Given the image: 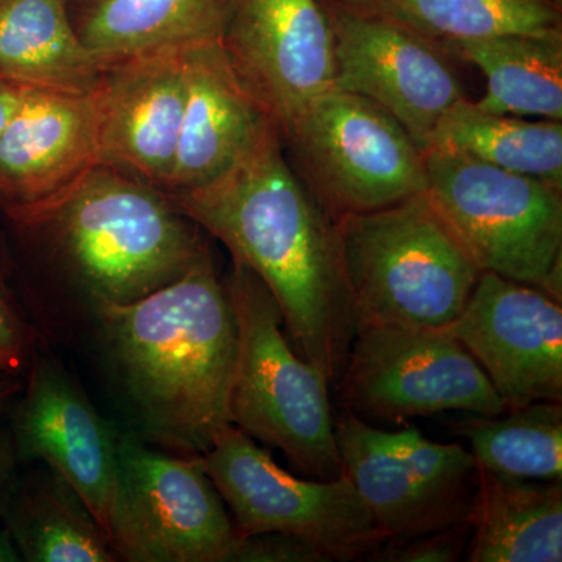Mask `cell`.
Returning <instances> with one entry per match:
<instances>
[{"label": "cell", "mask_w": 562, "mask_h": 562, "mask_svg": "<svg viewBox=\"0 0 562 562\" xmlns=\"http://www.w3.org/2000/svg\"><path fill=\"white\" fill-rule=\"evenodd\" d=\"M74 31L103 65L220 40L222 0H68Z\"/></svg>", "instance_id": "ffe728a7"}, {"label": "cell", "mask_w": 562, "mask_h": 562, "mask_svg": "<svg viewBox=\"0 0 562 562\" xmlns=\"http://www.w3.org/2000/svg\"><path fill=\"white\" fill-rule=\"evenodd\" d=\"M22 380L18 376L0 375V414L3 413L5 406L9 405L11 398L21 390Z\"/></svg>", "instance_id": "d6a6232c"}, {"label": "cell", "mask_w": 562, "mask_h": 562, "mask_svg": "<svg viewBox=\"0 0 562 562\" xmlns=\"http://www.w3.org/2000/svg\"><path fill=\"white\" fill-rule=\"evenodd\" d=\"M106 65L81 44L68 0H0V77L24 87L90 92Z\"/></svg>", "instance_id": "7402d4cb"}, {"label": "cell", "mask_w": 562, "mask_h": 562, "mask_svg": "<svg viewBox=\"0 0 562 562\" xmlns=\"http://www.w3.org/2000/svg\"><path fill=\"white\" fill-rule=\"evenodd\" d=\"M220 44L280 136L335 88V36L322 0H222Z\"/></svg>", "instance_id": "4fadbf2b"}, {"label": "cell", "mask_w": 562, "mask_h": 562, "mask_svg": "<svg viewBox=\"0 0 562 562\" xmlns=\"http://www.w3.org/2000/svg\"><path fill=\"white\" fill-rule=\"evenodd\" d=\"M25 88L27 87L18 83V81L7 80L0 77V138H2L7 125L10 124L14 111L20 106Z\"/></svg>", "instance_id": "4dcf8cb0"}, {"label": "cell", "mask_w": 562, "mask_h": 562, "mask_svg": "<svg viewBox=\"0 0 562 562\" xmlns=\"http://www.w3.org/2000/svg\"><path fill=\"white\" fill-rule=\"evenodd\" d=\"M233 514L239 535L288 532L319 547L330 561L369 557L384 542L346 475L301 479L284 471L254 438L228 424L199 457Z\"/></svg>", "instance_id": "9c48e42d"}, {"label": "cell", "mask_w": 562, "mask_h": 562, "mask_svg": "<svg viewBox=\"0 0 562 562\" xmlns=\"http://www.w3.org/2000/svg\"><path fill=\"white\" fill-rule=\"evenodd\" d=\"M43 344L3 409L18 461L43 462L60 473L105 528L120 428L103 419L79 380Z\"/></svg>", "instance_id": "5bb4252c"}, {"label": "cell", "mask_w": 562, "mask_h": 562, "mask_svg": "<svg viewBox=\"0 0 562 562\" xmlns=\"http://www.w3.org/2000/svg\"><path fill=\"white\" fill-rule=\"evenodd\" d=\"M18 469H20V461H18L13 438H11L9 425H7L2 413L0 414V508H2L3 497H5L10 483L13 482Z\"/></svg>", "instance_id": "f546056e"}, {"label": "cell", "mask_w": 562, "mask_h": 562, "mask_svg": "<svg viewBox=\"0 0 562 562\" xmlns=\"http://www.w3.org/2000/svg\"><path fill=\"white\" fill-rule=\"evenodd\" d=\"M436 43L562 32L557 0H338Z\"/></svg>", "instance_id": "d4e9b609"}, {"label": "cell", "mask_w": 562, "mask_h": 562, "mask_svg": "<svg viewBox=\"0 0 562 562\" xmlns=\"http://www.w3.org/2000/svg\"><path fill=\"white\" fill-rule=\"evenodd\" d=\"M183 49L113 63L101 81L102 165L162 192L171 187L187 101Z\"/></svg>", "instance_id": "2e32d148"}, {"label": "cell", "mask_w": 562, "mask_h": 562, "mask_svg": "<svg viewBox=\"0 0 562 562\" xmlns=\"http://www.w3.org/2000/svg\"><path fill=\"white\" fill-rule=\"evenodd\" d=\"M9 277H10L9 251H7L5 238H3V233L0 232V281H7V283H9Z\"/></svg>", "instance_id": "836d02e7"}, {"label": "cell", "mask_w": 562, "mask_h": 562, "mask_svg": "<svg viewBox=\"0 0 562 562\" xmlns=\"http://www.w3.org/2000/svg\"><path fill=\"white\" fill-rule=\"evenodd\" d=\"M284 154L336 221L427 190L424 151L379 105L331 88L281 135Z\"/></svg>", "instance_id": "52a82bcc"}, {"label": "cell", "mask_w": 562, "mask_h": 562, "mask_svg": "<svg viewBox=\"0 0 562 562\" xmlns=\"http://www.w3.org/2000/svg\"><path fill=\"white\" fill-rule=\"evenodd\" d=\"M336 386L347 412L391 422L508 409L479 362L443 328L358 325Z\"/></svg>", "instance_id": "8fae6325"}, {"label": "cell", "mask_w": 562, "mask_h": 562, "mask_svg": "<svg viewBox=\"0 0 562 562\" xmlns=\"http://www.w3.org/2000/svg\"><path fill=\"white\" fill-rule=\"evenodd\" d=\"M443 330L479 362L506 408L562 401V308L547 292L482 272Z\"/></svg>", "instance_id": "9a60e30c"}, {"label": "cell", "mask_w": 562, "mask_h": 562, "mask_svg": "<svg viewBox=\"0 0 562 562\" xmlns=\"http://www.w3.org/2000/svg\"><path fill=\"white\" fill-rule=\"evenodd\" d=\"M105 531L125 562H227L239 536L199 457L121 428Z\"/></svg>", "instance_id": "ba28073f"}, {"label": "cell", "mask_w": 562, "mask_h": 562, "mask_svg": "<svg viewBox=\"0 0 562 562\" xmlns=\"http://www.w3.org/2000/svg\"><path fill=\"white\" fill-rule=\"evenodd\" d=\"M472 528L460 522L416 538L384 541L373 549L371 561L380 562H454L468 553Z\"/></svg>", "instance_id": "83f0119b"}, {"label": "cell", "mask_w": 562, "mask_h": 562, "mask_svg": "<svg viewBox=\"0 0 562 562\" xmlns=\"http://www.w3.org/2000/svg\"><path fill=\"white\" fill-rule=\"evenodd\" d=\"M557 2H560V3H562V0H557Z\"/></svg>", "instance_id": "e575fe53"}, {"label": "cell", "mask_w": 562, "mask_h": 562, "mask_svg": "<svg viewBox=\"0 0 562 562\" xmlns=\"http://www.w3.org/2000/svg\"><path fill=\"white\" fill-rule=\"evenodd\" d=\"M454 431L483 471L514 479L562 482L561 402H532L495 416L472 414Z\"/></svg>", "instance_id": "484cf974"}, {"label": "cell", "mask_w": 562, "mask_h": 562, "mask_svg": "<svg viewBox=\"0 0 562 562\" xmlns=\"http://www.w3.org/2000/svg\"><path fill=\"white\" fill-rule=\"evenodd\" d=\"M224 281L236 321L231 424L306 479H339L330 382L294 350L276 299L249 268L232 260Z\"/></svg>", "instance_id": "277c9868"}, {"label": "cell", "mask_w": 562, "mask_h": 562, "mask_svg": "<svg viewBox=\"0 0 562 562\" xmlns=\"http://www.w3.org/2000/svg\"><path fill=\"white\" fill-rule=\"evenodd\" d=\"M335 436L342 473L384 541L469 522L480 469L461 443L431 441L417 428L382 430L347 409Z\"/></svg>", "instance_id": "30bf717a"}, {"label": "cell", "mask_w": 562, "mask_h": 562, "mask_svg": "<svg viewBox=\"0 0 562 562\" xmlns=\"http://www.w3.org/2000/svg\"><path fill=\"white\" fill-rule=\"evenodd\" d=\"M227 562H330L319 547L288 532L239 535Z\"/></svg>", "instance_id": "f1b7e54d"}, {"label": "cell", "mask_w": 562, "mask_h": 562, "mask_svg": "<svg viewBox=\"0 0 562 562\" xmlns=\"http://www.w3.org/2000/svg\"><path fill=\"white\" fill-rule=\"evenodd\" d=\"M22 561L20 549L14 542L10 531L0 524V562H20Z\"/></svg>", "instance_id": "1f68e13d"}, {"label": "cell", "mask_w": 562, "mask_h": 562, "mask_svg": "<svg viewBox=\"0 0 562 562\" xmlns=\"http://www.w3.org/2000/svg\"><path fill=\"white\" fill-rule=\"evenodd\" d=\"M338 227L357 327H449L482 276L425 191Z\"/></svg>", "instance_id": "5b68a950"}, {"label": "cell", "mask_w": 562, "mask_h": 562, "mask_svg": "<svg viewBox=\"0 0 562 562\" xmlns=\"http://www.w3.org/2000/svg\"><path fill=\"white\" fill-rule=\"evenodd\" d=\"M430 149L454 151L562 190V121L487 113L464 99L438 122Z\"/></svg>", "instance_id": "cb8c5ba5"}, {"label": "cell", "mask_w": 562, "mask_h": 562, "mask_svg": "<svg viewBox=\"0 0 562 562\" xmlns=\"http://www.w3.org/2000/svg\"><path fill=\"white\" fill-rule=\"evenodd\" d=\"M101 85L25 88L0 138V209L46 201L101 165Z\"/></svg>", "instance_id": "e0dca14e"}, {"label": "cell", "mask_w": 562, "mask_h": 562, "mask_svg": "<svg viewBox=\"0 0 562 562\" xmlns=\"http://www.w3.org/2000/svg\"><path fill=\"white\" fill-rule=\"evenodd\" d=\"M183 57L187 101L166 194L220 179L277 128L271 114L236 76L220 40L184 47Z\"/></svg>", "instance_id": "ac0fdd59"}, {"label": "cell", "mask_w": 562, "mask_h": 562, "mask_svg": "<svg viewBox=\"0 0 562 562\" xmlns=\"http://www.w3.org/2000/svg\"><path fill=\"white\" fill-rule=\"evenodd\" d=\"M0 221L9 284L43 342L77 341L95 314L172 283L211 249L165 192L102 162Z\"/></svg>", "instance_id": "6da1fadb"}, {"label": "cell", "mask_w": 562, "mask_h": 562, "mask_svg": "<svg viewBox=\"0 0 562 562\" xmlns=\"http://www.w3.org/2000/svg\"><path fill=\"white\" fill-rule=\"evenodd\" d=\"M322 3L335 36V88L379 105L427 150L443 114L468 99L441 44L338 0Z\"/></svg>", "instance_id": "7c38bea8"}, {"label": "cell", "mask_w": 562, "mask_h": 562, "mask_svg": "<svg viewBox=\"0 0 562 562\" xmlns=\"http://www.w3.org/2000/svg\"><path fill=\"white\" fill-rule=\"evenodd\" d=\"M486 79L475 103L487 113L562 121V32L439 43Z\"/></svg>", "instance_id": "603a6c76"}, {"label": "cell", "mask_w": 562, "mask_h": 562, "mask_svg": "<svg viewBox=\"0 0 562 562\" xmlns=\"http://www.w3.org/2000/svg\"><path fill=\"white\" fill-rule=\"evenodd\" d=\"M85 344L121 430L201 457L231 424L236 321L213 249L172 283L95 314Z\"/></svg>", "instance_id": "7a4b0ae2"}, {"label": "cell", "mask_w": 562, "mask_h": 562, "mask_svg": "<svg viewBox=\"0 0 562 562\" xmlns=\"http://www.w3.org/2000/svg\"><path fill=\"white\" fill-rule=\"evenodd\" d=\"M41 344L20 299L7 281H0V375L24 379Z\"/></svg>", "instance_id": "4316f807"}, {"label": "cell", "mask_w": 562, "mask_h": 562, "mask_svg": "<svg viewBox=\"0 0 562 562\" xmlns=\"http://www.w3.org/2000/svg\"><path fill=\"white\" fill-rule=\"evenodd\" d=\"M431 205L482 272L562 301V190L454 151H424Z\"/></svg>", "instance_id": "8992f818"}, {"label": "cell", "mask_w": 562, "mask_h": 562, "mask_svg": "<svg viewBox=\"0 0 562 562\" xmlns=\"http://www.w3.org/2000/svg\"><path fill=\"white\" fill-rule=\"evenodd\" d=\"M27 562H116L109 535L76 487L43 462L20 464L0 508Z\"/></svg>", "instance_id": "d6986e66"}, {"label": "cell", "mask_w": 562, "mask_h": 562, "mask_svg": "<svg viewBox=\"0 0 562 562\" xmlns=\"http://www.w3.org/2000/svg\"><path fill=\"white\" fill-rule=\"evenodd\" d=\"M469 524L468 561L561 562L562 482L514 479L480 469Z\"/></svg>", "instance_id": "44dd1931"}, {"label": "cell", "mask_w": 562, "mask_h": 562, "mask_svg": "<svg viewBox=\"0 0 562 562\" xmlns=\"http://www.w3.org/2000/svg\"><path fill=\"white\" fill-rule=\"evenodd\" d=\"M166 195L266 284L294 350L336 386L357 333L338 221L292 169L280 132L220 179Z\"/></svg>", "instance_id": "3957f363"}]
</instances>
